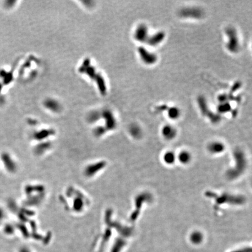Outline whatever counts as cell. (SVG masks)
<instances>
[{
  "instance_id": "3957f363",
  "label": "cell",
  "mask_w": 252,
  "mask_h": 252,
  "mask_svg": "<svg viewBox=\"0 0 252 252\" xmlns=\"http://www.w3.org/2000/svg\"><path fill=\"white\" fill-rule=\"evenodd\" d=\"M207 149L209 153L218 155L221 154L225 151V145L223 143H222L221 142L215 141L209 143V145L207 147Z\"/></svg>"
},
{
  "instance_id": "277c9868",
  "label": "cell",
  "mask_w": 252,
  "mask_h": 252,
  "mask_svg": "<svg viewBox=\"0 0 252 252\" xmlns=\"http://www.w3.org/2000/svg\"><path fill=\"white\" fill-rule=\"evenodd\" d=\"M162 135L166 140H172L176 135V131L172 126H164L161 130Z\"/></svg>"
},
{
  "instance_id": "6da1fadb",
  "label": "cell",
  "mask_w": 252,
  "mask_h": 252,
  "mask_svg": "<svg viewBox=\"0 0 252 252\" xmlns=\"http://www.w3.org/2000/svg\"><path fill=\"white\" fill-rule=\"evenodd\" d=\"M142 62L147 64H152L156 62V57L154 53H151L144 48H140L138 51Z\"/></svg>"
},
{
  "instance_id": "7a4b0ae2",
  "label": "cell",
  "mask_w": 252,
  "mask_h": 252,
  "mask_svg": "<svg viewBox=\"0 0 252 252\" xmlns=\"http://www.w3.org/2000/svg\"><path fill=\"white\" fill-rule=\"evenodd\" d=\"M134 37L137 40L141 42L147 41L149 37L147 27L144 25L138 26L135 31Z\"/></svg>"
},
{
  "instance_id": "ba28073f",
  "label": "cell",
  "mask_w": 252,
  "mask_h": 252,
  "mask_svg": "<svg viewBox=\"0 0 252 252\" xmlns=\"http://www.w3.org/2000/svg\"><path fill=\"white\" fill-rule=\"evenodd\" d=\"M168 115H169V117L172 119L177 118L179 115V111L178 109L176 107H173L172 109H171L169 111Z\"/></svg>"
},
{
  "instance_id": "5b68a950",
  "label": "cell",
  "mask_w": 252,
  "mask_h": 252,
  "mask_svg": "<svg viewBox=\"0 0 252 252\" xmlns=\"http://www.w3.org/2000/svg\"><path fill=\"white\" fill-rule=\"evenodd\" d=\"M176 158L177 160L182 164L187 165L191 161L192 155L189 151L183 150L176 155Z\"/></svg>"
},
{
  "instance_id": "52a82bcc",
  "label": "cell",
  "mask_w": 252,
  "mask_h": 252,
  "mask_svg": "<svg viewBox=\"0 0 252 252\" xmlns=\"http://www.w3.org/2000/svg\"><path fill=\"white\" fill-rule=\"evenodd\" d=\"M176 160V154L171 151H166L163 155L164 162L166 165H173Z\"/></svg>"
},
{
  "instance_id": "8992f818",
  "label": "cell",
  "mask_w": 252,
  "mask_h": 252,
  "mask_svg": "<svg viewBox=\"0 0 252 252\" xmlns=\"http://www.w3.org/2000/svg\"><path fill=\"white\" fill-rule=\"evenodd\" d=\"M165 38V35L163 32H158L152 35L151 37L148 38V43L151 46H156L161 43Z\"/></svg>"
}]
</instances>
